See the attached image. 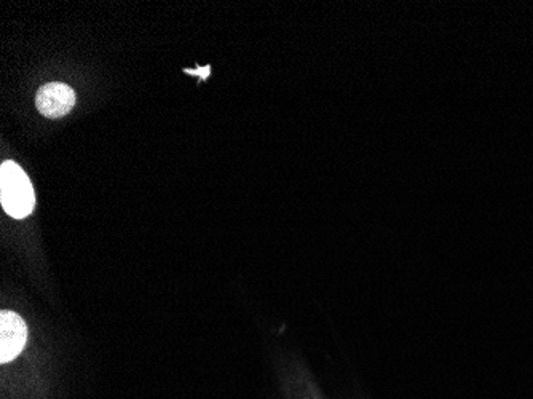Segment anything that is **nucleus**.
<instances>
[{
    "label": "nucleus",
    "instance_id": "nucleus-1",
    "mask_svg": "<svg viewBox=\"0 0 533 399\" xmlns=\"http://www.w3.org/2000/svg\"><path fill=\"white\" fill-rule=\"evenodd\" d=\"M0 203L8 216L28 218L36 206L31 179L18 163L5 160L0 166Z\"/></svg>",
    "mask_w": 533,
    "mask_h": 399
},
{
    "label": "nucleus",
    "instance_id": "nucleus-2",
    "mask_svg": "<svg viewBox=\"0 0 533 399\" xmlns=\"http://www.w3.org/2000/svg\"><path fill=\"white\" fill-rule=\"evenodd\" d=\"M76 91L61 82L45 83L36 95V107L47 119H61L76 106Z\"/></svg>",
    "mask_w": 533,
    "mask_h": 399
},
{
    "label": "nucleus",
    "instance_id": "nucleus-3",
    "mask_svg": "<svg viewBox=\"0 0 533 399\" xmlns=\"http://www.w3.org/2000/svg\"><path fill=\"white\" fill-rule=\"evenodd\" d=\"M28 340V326L16 313H0V363H10L23 352Z\"/></svg>",
    "mask_w": 533,
    "mask_h": 399
}]
</instances>
